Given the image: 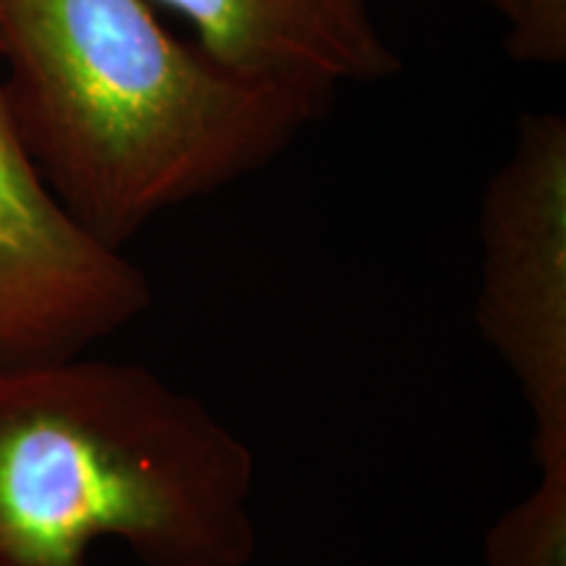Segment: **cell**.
<instances>
[{"instance_id":"obj_1","label":"cell","mask_w":566,"mask_h":566,"mask_svg":"<svg viewBox=\"0 0 566 566\" xmlns=\"http://www.w3.org/2000/svg\"><path fill=\"white\" fill-rule=\"evenodd\" d=\"M0 61L40 176L118 252L163 210L265 168L325 105L223 69L150 0H0Z\"/></svg>"},{"instance_id":"obj_2","label":"cell","mask_w":566,"mask_h":566,"mask_svg":"<svg viewBox=\"0 0 566 566\" xmlns=\"http://www.w3.org/2000/svg\"><path fill=\"white\" fill-rule=\"evenodd\" d=\"M252 491L250 446L147 367L0 370V566H87L103 537L145 566H244Z\"/></svg>"},{"instance_id":"obj_3","label":"cell","mask_w":566,"mask_h":566,"mask_svg":"<svg viewBox=\"0 0 566 566\" xmlns=\"http://www.w3.org/2000/svg\"><path fill=\"white\" fill-rule=\"evenodd\" d=\"M478 328L533 417L541 470L566 464V118L525 113L480 208Z\"/></svg>"},{"instance_id":"obj_4","label":"cell","mask_w":566,"mask_h":566,"mask_svg":"<svg viewBox=\"0 0 566 566\" xmlns=\"http://www.w3.org/2000/svg\"><path fill=\"white\" fill-rule=\"evenodd\" d=\"M147 307L145 273L59 202L0 87V370L80 357Z\"/></svg>"},{"instance_id":"obj_5","label":"cell","mask_w":566,"mask_h":566,"mask_svg":"<svg viewBox=\"0 0 566 566\" xmlns=\"http://www.w3.org/2000/svg\"><path fill=\"white\" fill-rule=\"evenodd\" d=\"M187 21L197 45L244 80L325 103L342 84L401 69L370 0H150Z\"/></svg>"},{"instance_id":"obj_6","label":"cell","mask_w":566,"mask_h":566,"mask_svg":"<svg viewBox=\"0 0 566 566\" xmlns=\"http://www.w3.org/2000/svg\"><path fill=\"white\" fill-rule=\"evenodd\" d=\"M485 566H566V464L541 470L535 491L488 530Z\"/></svg>"},{"instance_id":"obj_7","label":"cell","mask_w":566,"mask_h":566,"mask_svg":"<svg viewBox=\"0 0 566 566\" xmlns=\"http://www.w3.org/2000/svg\"><path fill=\"white\" fill-rule=\"evenodd\" d=\"M504 42L516 63L562 66L566 63V0H520Z\"/></svg>"},{"instance_id":"obj_8","label":"cell","mask_w":566,"mask_h":566,"mask_svg":"<svg viewBox=\"0 0 566 566\" xmlns=\"http://www.w3.org/2000/svg\"><path fill=\"white\" fill-rule=\"evenodd\" d=\"M483 3H488L491 9L499 11L501 17L506 19V24L516 17V9H520V0H483Z\"/></svg>"}]
</instances>
